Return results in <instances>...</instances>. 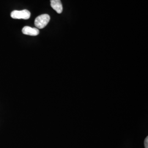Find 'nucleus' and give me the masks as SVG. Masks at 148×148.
Listing matches in <instances>:
<instances>
[{
	"instance_id": "nucleus-3",
	"label": "nucleus",
	"mask_w": 148,
	"mask_h": 148,
	"mask_svg": "<svg viewBox=\"0 0 148 148\" xmlns=\"http://www.w3.org/2000/svg\"><path fill=\"white\" fill-rule=\"evenodd\" d=\"M22 32L24 35L30 36H37L39 33V30L37 28H34L30 27H24L22 29Z\"/></svg>"
},
{
	"instance_id": "nucleus-5",
	"label": "nucleus",
	"mask_w": 148,
	"mask_h": 148,
	"mask_svg": "<svg viewBox=\"0 0 148 148\" xmlns=\"http://www.w3.org/2000/svg\"><path fill=\"white\" fill-rule=\"evenodd\" d=\"M144 145H145V148H148V137H147L144 140Z\"/></svg>"
},
{
	"instance_id": "nucleus-1",
	"label": "nucleus",
	"mask_w": 148,
	"mask_h": 148,
	"mask_svg": "<svg viewBox=\"0 0 148 148\" xmlns=\"http://www.w3.org/2000/svg\"><path fill=\"white\" fill-rule=\"evenodd\" d=\"M50 21V16L47 14L38 16L35 20V25L37 29H42L48 24Z\"/></svg>"
},
{
	"instance_id": "nucleus-2",
	"label": "nucleus",
	"mask_w": 148,
	"mask_h": 148,
	"mask_svg": "<svg viewBox=\"0 0 148 148\" xmlns=\"http://www.w3.org/2000/svg\"><path fill=\"white\" fill-rule=\"evenodd\" d=\"M31 16L30 11L27 10H24L22 11H13L11 13V17L13 19H29Z\"/></svg>"
},
{
	"instance_id": "nucleus-4",
	"label": "nucleus",
	"mask_w": 148,
	"mask_h": 148,
	"mask_svg": "<svg viewBox=\"0 0 148 148\" xmlns=\"http://www.w3.org/2000/svg\"><path fill=\"white\" fill-rule=\"evenodd\" d=\"M51 5L58 14L63 12V5L60 0H51Z\"/></svg>"
}]
</instances>
